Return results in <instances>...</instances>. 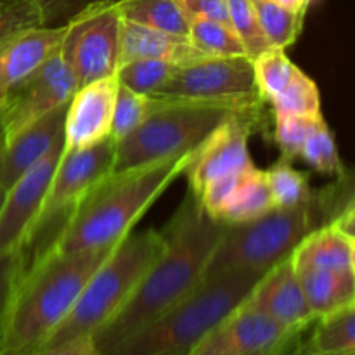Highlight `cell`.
Masks as SVG:
<instances>
[{"mask_svg": "<svg viewBox=\"0 0 355 355\" xmlns=\"http://www.w3.org/2000/svg\"><path fill=\"white\" fill-rule=\"evenodd\" d=\"M225 225L187 194L162 234L165 248L123 307L94 335L99 352L134 335L196 290Z\"/></svg>", "mask_w": 355, "mask_h": 355, "instance_id": "obj_1", "label": "cell"}, {"mask_svg": "<svg viewBox=\"0 0 355 355\" xmlns=\"http://www.w3.org/2000/svg\"><path fill=\"white\" fill-rule=\"evenodd\" d=\"M191 155L166 156L107 173L83 198L44 250L55 255H76L114 248L130 234L166 187L182 175Z\"/></svg>", "mask_w": 355, "mask_h": 355, "instance_id": "obj_2", "label": "cell"}, {"mask_svg": "<svg viewBox=\"0 0 355 355\" xmlns=\"http://www.w3.org/2000/svg\"><path fill=\"white\" fill-rule=\"evenodd\" d=\"M111 250L55 255L37 253L24 260L17 276L6 322L0 355H31L64 321L94 270Z\"/></svg>", "mask_w": 355, "mask_h": 355, "instance_id": "obj_3", "label": "cell"}, {"mask_svg": "<svg viewBox=\"0 0 355 355\" xmlns=\"http://www.w3.org/2000/svg\"><path fill=\"white\" fill-rule=\"evenodd\" d=\"M352 207V179L340 175L338 182L314 191L311 200L302 207L272 208L255 220L225 225L205 277L232 270L270 269L274 263L290 257L311 232L331 225Z\"/></svg>", "mask_w": 355, "mask_h": 355, "instance_id": "obj_4", "label": "cell"}, {"mask_svg": "<svg viewBox=\"0 0 355 355\" xmlns=\"http://www.w3.org/2000/svg\"><path fill=\"white\" fill-rule=\"evenodd\" d=\"M266 270H232L205 277L172 309L101 355H187L234 309Z\"/></svg>", "mask_w": 355, "mask_h": 355, "instance_id": "obj_5", "label": "cell"}, {"mask_svg": "<svg viewBox=\"0 0 355 355\" xmlns=\"http://www.w3.org/2000/svg\"><path fill=\"white\" fill-rule=\"evenodd\" d=\"M163 248L165 238L162 231L156 229L137 234L130 232L121 239L94 270L69 314L42 343L40 349L96 335L123 307Z\"/></svg>", "mask_w": 355, "mask_h": 355, "instance_id": "obj_6", "label": "cell"}, {"mask_svg": "<svg viewBox=\"0 0 355 355\" xmlns=\"http://www.w3.org/2000/svg\"><path fill=\"white\" fill-rule=\"evenodd\" d=\"M262 104L263 101L217 103L151 97V107L144 121L116 142L113 170L193 153L222 121L243 111L262 110Z\"/></svg>", "mask_w": 355, "mask_h": 355, "instance_id": "obj_7", "label": "cell"}, {"mask_svg": "<svg viewBox=\"0 0 355 355\" xmlns=\"http://www.w3.org/2000/svg\"><path fill=\"white\" fill-rule=\"evenodd\" d=\"M121 16L116 2H104L76 14L64 24L59 55L78 85L116 75Z\"/></svg>", "mask_w": 355, "mask_h": 355, "instance_id": "obj_8", "label": "cell"}, {"mask_svg": "<svg viewBox=\"0 0 355 355\" xmlns=\"http://www.w3.org/2000/svg\"><path fill=\"white\" fill-rule=\"evenodd\" d=\"M114 148H116V142L110 135L90 148L71 153L62 151L61 159L52 175L51 186L45 194L40 214L35 220L33 231L24 246L31 245L42 232L54 227L58 222H61V225L64 224L66 218L82 203L83 198L107 173L113 172Z\"/></svg>", "mask_w": 355, "mask_h": 355, "instance_id": "obj_9", "label": "cell"}, {"mask_svg": "<svg viewBox=\"0 0 355 355\" xmlns=\"http://www.w3.org/2000/svg\"><path fill=\"white\" fill-rule=\"evenodd\" d=\"M155 97L217 103L262 101L255 85L252 59L246 55H205L184 64H177L166 85Z\"/></svg>", "mask_w": 355, "mask_h": 355, "instance_id": "obj_10", "label": "cell"}, {"mask_svg": "<svg viewBox=\"0 0 355 355\" xmlns=\"http://www.w3.org/2000/svg\"><path fill=\"white\" fill-rule=\"evenodd\" d=\"M78 87L75 75L62 61L59 51L54 52L0 99L6 137L17 134L58 107L66 106Z\"/></svg>", "mask_w": 355, "mask_h": 355, "instance_id": "obj_11", "label": "cell"}, {"mask_svg": "<svg viewBox=\"0 0 355 355\" xmlns=\"http://www.w3.org/2000/svg\"><path fill=\"white\" fill-rule=\"evenodd\" d=\"M260 121L262 110L232 114L194 149L184 170L193 196H200L214 179L255 166L250 155V137Z\"/></svg>", "mask_w": 355, "mask_h": 355, "instance_id": "obj_12", "label": "cell"}, {"mask_svg": "<svg viewBox=\"0 0 355 355\" xmlns=\"http://www.w3.org/2000/svg\"><path fill=\"white\" fill-rule=\"evenodd\" d=\"M64 151V135L51 151L3 193L0 203V257L17 252L30 239L45 194Z\"/></svg>", "mask_w": 355, "mask_h": 355, "instance_id": "obj_13", "label": "cell"}, {"mask_svg": "<svg viewBox=\"0 0 355 355\" xmlns=\"http://www.w3.org/2000/svg\"><path fill=\"white\" fill-rule=\"evenodd\" d=\"M302 333L288 331L243 302L207 333L187 355H255L269 352Z\"/></svg>", "mask_w": 355, "mask_h": 355, "instance_id": "obj_14", "label": "cell"}, {"mask_svg": "<svg viewBox=\"0 0 355 355\" xmlns=\"http://www.w3.org/2000/svg\"><path fill=\"white\" fill-rule=\"evenodd\" d=\"M245 304L269 315L288 331L304 333V329L315 321L305 300L291 255L262 274Z\"/></svg>", "mask_w": 355, "mask_h": 355, "instance_id": "obj_15", "label": "cell"}, {"mask_svg": "<svg viewBox=\"0 0 355 355\" xmlns=\"http://www.w3.org/2000/svg\"><path fill=\"white\" fill-rule=\"evenodd\" d=\"M116 90V75L78 87L66 107L64 153L90 148L110 137Z\"/></svg>", "mask_w": 355, "mask_h": 355, "instance_id": "obj_16", "label": "cell"}, {"mask_svg": "<svg viewBox=\"0 0 355 355\" xmlns=\"http://www.w3.org/2000/svg\"><path fill=\"white\" fill-rule=\"evenodd\" d=\"M66 106L28 125L17 134L6 137L0 144V191L6 193L23 173L33 168L52 146L62 137Z\"/></svg>", "mask_w": 355, "mask_h": 355, "instance_id": "obj_17", "label": "cell"}, {"mask_svg": "<svg viewBox=\"0 0 355 355\" xmlns=\"http://www.w3.org/2000/svg\"><path fill=\"white\" fill-rule=\"evenodd\" d=\"M64 26H33L0 44V99L59 51Z\"/></svg>", "mask_w": 355, "mask_h": 355, "instance_id": "obj_18", "label": "cell"}, {"mask_svg": "<svg viewBox=\"0 0 355 355\" xmlns=\"http://www.w3.org/2000/svg\"><path fill=\"white\" fill-rule=\"evenodd\" d=\"M200 58H205V55L196 51L187 38L173 37V35L121 19L118 66L137 61V59H156V61L184 64V62Z\"/></svg>", "mask_w": 355, "mask_h": 355, "instance_id": "obj_19", "label": "cell"}, {"mask_svg": "<svg viewBox=\"0 0 355 355\" xmlns=\"http://www.w3.org/2000/svg\"><path fill=\"white\" fill-rule=\"evenodd\" d=\"M295 270H355V238L333 225L315 229L291 253Z\"/></svg>", "mask_w": 355, "mask_h": 355, "instance_id": "obj_20", "label": "cell"}, {"mask_svg": "<svg viewBox=\"0 0 355 355\" xmlns=\"http://www.w3.org/2000/svg\"><path fill=\"white\" fill-rule=\"evenodd\" d=\"M305 300L314 318L355 304V270H297Z\"/></svg>", "mask_w": 355, "mask_h": 355, "instance_id": "obj_21", "label": "cell"}, {"mask_svg": "<svg viewBox=\"0 0 355 355\" xmlns=\"http://www.w3.org/2000/svg\"><path fill=\"white\" fill-rule=\"evenodd\" d=\"M121 19L187 38L189 17L184 12L179 0H118Z\"/></svg>", "mask_w": 355, "mask_h": 355, "instance_id": "obj_22", "label": "cell"}, {"mask_svg": "<svg viewBox=\"0 0 355 355\" xmlns=\"http://www.w3.org/2000/svg\"><path fill=\"white\" fill-rule=\"evenodd\" d=\"M272 208L274 203L269 186H267L266 172L255 166L246 173L243 182L239 184L224 210L220 211L217 222L224 225L245 224V222L262 217Z\"/></svg>", "mask_w": 355, "mask_h": 355, "instance_id": "obj_23", "label": "cell"}, {"mask_svg": "<svg viewBox=\"0 0 355 355\" xmlns=\"http://www.w3.org/2000/svg\"><path fill=\"white\" fill-rule=\"evenodd\" d=\"M304 345L321 355L355 354V304L315 319L312 336Z\"/></svg>", "mask_w": 355, "mask_h": 355, "instance_id": "obj_24", "label": "cell"}, {"mask_svg": "<svg viewBox=\"0 0 355 355\" xmlns=\"http://www.w3.org/2000/svg\"><path fill=\"white\" fill-rule=\"evenodd\" d=\"M274 116H321V92L311 76L297 68L293 78L270 101Z\"/></svg>", "mask_w": 355, "mask_h": 355, "instance_id": "obj_25", "label": "cell"}, {"mask_svg": "<svg viewBox=\"0 0 355 355\" xmlns=\"http://www.w3.org/2000/svg\"><path fill=\"white\" fill-rule=\"evenodd\" d=\"M252 3L270 47L286 51L298 40L304 30V12H293L270 0H252Z\"/></svg>", "mask_w": 355, "mask_h": 355, "instance_id": "obj_26", "label": "cell"}, {"mask_svg": "<svg viewBox=\"0 0 355 355\" xmlns=\"http://www.w3.org/2000/svg\"><path fill=\"white\" fill-rule=\"evenodd\" d=\"M266 172L267 186L274 208H297L307 203L314 194V189L309 184L307 173L293 168L291 162L279 159Z\"/></svg>", "mask_w": 355, "mask_h": 355, "instance_id": "obj_27", "label": "cell"}, {"mask_svg": "<svg viewBox=\"0 0 355 355\" xmlns=\"http://www.w3.org/2000/svg\"><path fill=\"white\" fill-rule=\"evenodd\" d=\"M187 40L191 42L196 51H200L208 58H232V55H246L238 35L231 26L211 19H189V35Z\"/></svg>", "mask_w": 355, "mask_h": 355, "instance_id": "obj_28", "label": "cell"}, {"mask_svg": "<svg viewBox=\"0 0 355 355\" xmlns=\"http://www.w3.org/2000/svg\"><path fill=\"white\" fill-rule=\"evenodd\" d=\"M255 85L263 103H270L293 78L298 66L286 55V51L269 47L252 61Z\"/></svg>", "mask_w": 355, "mask_h": 355, "instance_id": "obj_29", "label": "cell"}, {"mask_svg": "<svg viewBox=\"0 0 355 355\" xmlns=\"http://www.w3.org/2000/svg\"><path fill=\"white\" fill-rule=\"evenodd\" d=\"M177 64L156 59H137L118 66V83L144 96H158L166 85Z\"/></svg>", "mask_w": 355, "mask_h": 355, "instance_id": "obj_30", "label": "cell"}, {"mask_svg": "<svg viewBox=\"0 0 355 355\" xmlns=\"http://www.w3.org/2000/svg\"><path fill=\"white\" fill-rule=\"evenodd\" d=\"M298 158L307 163L314 172L335 177L345 173V168H343V163L338 155V148H336L335 135H333L326 120H322L314 128V132L309 135L307 141L302 146Z\"/></svg>", "mask_w": 355, "mask_h": 355, "instance_id": "obj_31", "label": "cell"}, {"mask_svg": "<svg viewBox=\"0 0 355 355\" xmlns=\"http://www.w3.org/2000/svg\"><path fill=\"white\" fill-rule=\"evenodd\" d=\"M149 107H151V96L137 94L118 83L113 120H111V137L114 139V142H120L130 132H134L148 116Z\"/></svg>", "mask_w": 355, "mask_h": 355, "instance_id": "obj_32", "label": "cell"}, {"mask_svg": "<svg viewBox=\"0 0 355 355\" xmlns=\"http://www.w3.org/2000/svg\"><path fill=\"white\" fill-rule=\"evenodd\" d=\"M229 17H231V28L245 49L246 58L253 61L257 55L270 47L263 37L252 0H229Z\"/></svg>", "mask_w": 355, "mask_h": 355, "instance_id": "obj_33", "label": "cell"}, {"mask_svg": "<svg viewBox=\"0 0 355 355\" xmlns=\"http://www.w3.org/2000/svg\"><path fill=\"white\" fill-rule=\"evenodd\" d=\"M324 116L305 118V116H274V142L279 148L284 162L298 158L302 146L309 135L314 132Z\"/></svg>", "mask_w": 355, "mask_h": 355, "instance_id": "obj_34", "label": "cell"}, {"mask_svg": "<svg viewBox=\"0 0 355 355\" xmlns=\"http://www.w3.org/2000/svg\"><path fill=\"white\" fill-rule=\"evenodd\" d=\"M30 2L37 9L42 26L55 28L64 26L69 19L89 7L104 2H118V0H30Z\"/></svg>", "mask_w": 355, "mask_h": 355, "instance_id": "obj_35", "label": "cell"}, {"mask_svg": "<svg viewBox=\"0 0 355 355\" xmlns=\"http://www.w3.org/2000/svg\"><path fill=\"white\" fill-rule=\"evenodd\" d=\"M253 168H255V166H253ZM250 170L229 173V175H222L218 177V179H214L211 182H208L207 186H205V189L201 191L198 200H200L201 207H203V210L207 211L210 217H214L215 220H217L220 211L224 210L227 201L231 200L234 191L238 189L239 184L243 182V179H245L246 173H248Z\"/></svg>", "mask_w": 355, "mask_h": 355, "instance_id": "obj_36", "label": "cell"}, {"mask_svg": "<svg viewBox=\"0 0 355 355\" xmlns=\"http://www.w3.org/2000/svg\"><path fill=\"white\" fill-rule=\"evenodd\" d=\"M42 26L37 9L30 0H14L10 6L0 9V44L12 35L28 28Z\"/></svg>", "mask_w": 355, "mask_h": 355, "instance_id": "obj_37", "label": "cell"}, {"mask_svg": "<svg viewBox=\"0 0 355 355\" xmlns=\"http://www.w3.org/2000/svg\"><path fill=\"white\" fill-rule=\"evenodd\" d=\"M21 267H23V253H21V250L0 257V340H2L7 307H9Z\"/></svg>", "mask_w": 355, "mask_h": 355, "instance_id": "obj_38", "label": "cell"}, {"mask_svg": "<svg viewBox=\"0 0 355 355\" xmlns=\"http://www.w3.org/2000/svg\"><path fill=\"white\" fill-rule=\"evenodd\" d=\"M189 19H211L231 26L229 17V0H179Z\"/></svg>", "mask_w": 355, "mask_h": 355, "instance_id": "obj_39", "label": "cell"}, {"mask_svg": "<svg viewBox=\"0 0 355 355\" xmlns=\"http://www.w3.org/2000/svg\"><path fill=\"white\" fill-rule=\"evenodd\" d=\"M31 355H101L96 345L94 336H82V338L68 340L58 345L40 349Z\"/></svg>", "mask_w": 355, "mask_h": 355, "instance_id": "obj_40", "label": "cell"}, {"mask_svg": "<svg viewBox=\"0 0 355 355\" xmlns=\"http://www.w3.org/2000/svg\"><path fill=\"white\" fill-rule=\"evenodd\" d=\"M279 355H321V354H315V352H312V350H309L307 347L304 345V342H300V335H298L291 340L290 345H288ZM352 355H355V354H352Z\"/></svg>", "mask_w": 355, "mask_h": 355, "instance_id": "obj_41", "label": "cell"}, {"mask_svg": "<svg viewBox=\"0 0 355 355\" xmlns=\"http://www.w3.org/2000/svg\"><path fill=\"white\" fill-rule=\"evenodd\" d=\"M270 2L277 3V6L284 7L288 10H293V12H307L309 3L305 0H270Z\"/></svg>", "mask_w": 355, "mask_h": 355, "instance_id": "obj_42", "label": "cell"}, {"mask_svg": "<svg viewBox=\"0 0 355 355\" xmlns=\"http://www.w3.org/2000/svg\"><path fill=\"white\" fill-rule=\"evenodd\" d=\"M297 336H298V335H297ZM293 338H295V336H293ZM293 338H290V340H288V342H284V343H283V345L276 347V349L269 350V352H263V354H255V355H279L281 352H283V350H284V349H286V347H288V345H290V342H291V340H293Z\"/></svg>", "mask_w": 355, "mask_h": 355, "instance_id": "obj_43", "label": "cell"}, {"mask_svg": "<svg viewBox=\"0 0 355 355\" xmlns=\"http://www.w3.org/2000/svg\"><path fill=\"white\" fill-rule=\"evenodd\" d=\"M3 137H6V130H3V121H2V116H0V144H2Z\"/></svg>", "mask_w": 355, "mask_h": 355, "instance_id": "obj_44", "label": "cell"}, {"mask_svg": "<svg viewBox=\"0 0 355 355\" xmlns=\"http://www.w3.org/2000/svg\"><path fill=\"white\" fill-rule=\"evenodd\" d=\"M14 0H0V9H3V7H7V6H10V3H12Z\"/></svg>", "mask_w": 355, "mask_h": 355, "instance_id": "obj_45", "label": "cell"}, {"mask_svg": "<svg viewBox=\"0 0 355 355\" xmlns=\"http://www.w3.org/2000/svg\"><path fill=\"white\" fill-rule=\"evenodd\" d=\"M305 2H307V3H309V7H311V3L314 2V0H305Z\"/></svg>", "mask_w": 355, "mask_h": 355, "instance_id": "obj_46", "label": "cell"}, {"mask_svg": "<svg viewBox=\"0 0 355 355\" xmlns=\"http://www.w3.org/2000/svg\"><path fill=\"white\" fill-rule=\"evenodd\" d=\"M2 198H3V193H2V191H0V201H2Z\"/></svg>", "mask_w": 355, "mask_h": 355, "instance_id": "obj_47", "label": "cell"}, {"mask_svg": "<svg viewBox=\"0 0 355 355\" xmlns=\"http://www.w3.org/2000/svg\"><path fill=\"white\" fill-rule=\"evenodd\" d=\"M0 203H2V201H0Z\"/></svg>", "mask_w": 355, "mask_h": 355, "instance_id": "obj_48", "label": "cell"}]
</instances>
